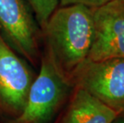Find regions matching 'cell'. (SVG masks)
Instances as JSON below:
<instances>
[{
  "label": "cell",
  "instance_id": "1",
  "mask_svg": "<svg viewBox=\"0 0 124 123\" xmlns=\"http://www.w3.org/2000/svg\"><path fill=\"white\" fill-rule=\"evenodd\" d=\"M43 30L47 50L70 79L91 51L94 38V8L81 4L62 6L52 13Z\"/></svg>",
  "mask_w": 124,
  "mask_h": 123
},
{
  "label": "cell",
  "instance_id": "2",
  "mask_svg": "<svg viewBox=\"0 0 124 123\" xmlns=\"http://www.w3.org/2000/svg\"><path fill=\"white\" fill-rule=\"evenodd\" d=\"M72 86L69 78L46 49L23 110L11 123H48L69 96Z\"/></svg>",
  "mask_w": 124,
  "mask_h": 123
},
{
  "label": "cell",
  "instance_id": "3",
  "mask_svg": "<svg viewBox=\"0 0 124 123\" xmlns=\"http://www.w3.org/2000/svg\"><path fill=\"white\" fill-rule=\"evenodd\" d=\"M70 79L74 86L85 90L119 116H124V58L86 59Z\"/></svg>",
  "mask_w": 124,
  "mask_h": 123
},
{
  "label": "cell",
  "instance_id": "4",
  "mask_svg": "<svg viewBox=\"0 0 124 123\" xmlns=\"http://www.w3.org/2000/svg\"><path fill=\"white\" fill-rule=\"evenodd\" d=\"M38 25L24 0H0V30L11 47L32 62L38 57Z\"/></svg>",
  "mask_w": 124,
  "mask_h": 123
},
{
  "label": "cell",
  "instance_id": "5",
  "mask_svg": "<svg viewBox=\"0 0 124 123\" xmlns=\"http://www.w3.org/2000/svg\"><path fill=\"white\" fill-rule=\"evenodd\" d=\"M35 78L27 64L0 35V107L19 115Z\"/></svg>",
  "mask_w": 124,
  "mask_h": 123
},
{
  "label": "cell",
  "instance_id": "6",
  "mask_svg": "<svg viewBox=\"0 0 124 123\" xmlns=\"http://www.w3.org/2000/svg\"><path fill=\"white\" fill-rule=\"evenodd\" d=\"M124 58V3L112 0L94 8V38L86 59Z\"/></svg>",
  "mask_w": 124,
  "mask_h": 123
},
{
  "label": "cell",
  "instance_id": "7",
  "mask_svg": "<svg viewBox=\"0 0 124 123\" xmlns=\"http://www.w3.org/2000/svg\"><path fill=\"white\" fill-rule=\"evenodd\" d=\"M74 87L70 103L60 123H114L119 117L87 91Z\"/></svg>",
  "mask_w": 124,
  "mask_h": 123
},
{
  "label": "cell",
  "instance_id": "8",
  "mask_svg": "<svg viewBox=\"0 0 124 123\" xmlns=\"http://www.w3.org/2000/svg\"><path fill=\"white\" fill-rule=\"evenodd\" d=\"M42 29L59 5V0H26Z\"/></svg>",
  "mask_w": 124,
  "mask_h": 123
},
{
  "label": "cell",
  "instance_id": "9",
  "mask_svg": "<svg viewBox=\"0 0 124 123\" xmlns=\"http://www.w3.org/2000/svg\"><path fill=\"white\" fill-rule=\"evenodd\" d=\"M110 1L112 0H59V5L60 7H62L73 4H81L92 8H96L107 3Z\"/></svg>",
  "mask_w": 124,
  "mask_h": 123
},
{
  "label": "cell",
  "instance_id": "10",
  "mask_svg": "<svg viewBox=\"0 0 124 123\" xmlns=\"http://www.w3.org/2000/svg\"><path fill=\"white\" fill-rule=\"evenodd\" d=\"M114 123H124V116H119L114 122Z\"/></svg>",
  "mask_w": 124,
  "mask_h": 123
},
{
  "label": "cell",
  "instance_id": "11",
  "mask_svg": "<svg viewBox=\"0 0 124 123\" xmlns=\"http://www.w3.org/2000/svg\"><path fill=\"white\" fill-rule=\"evenodd\" d=\"M119 1H120V2H122L123 3H124V0H119Z\"/></svg>",
  "mask_w": 124,
  "mask_h": 123
}]
</instances>
